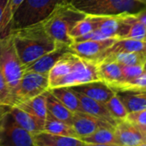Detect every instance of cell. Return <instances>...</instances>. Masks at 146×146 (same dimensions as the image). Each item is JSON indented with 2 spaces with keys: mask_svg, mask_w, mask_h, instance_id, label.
Listing matches in <instances>:
<instances>
[{
  "mask_svg": "<svg viewBox=\"0 0 146 146\" xmlns=\"http://www.w3.org/2000/svg\"><path fill=\"white\" fill-rule=\"evenodd\" d=\"M104 59L112 60L123 65H143L146 63V52H118L109 55Z\"/></svg>",
  "mask_w": 146,
  "mask_h": 146,
  "instance_id": "obj_24",
  "label": "cell"
},
{
  "mask_svg": "<svg viewBox=\"0 0 146 146\" xmlns=\"http://www.w3.org/2000/svg\"><path fill=\"white\" fill-rule=\"evenodd\" d=\"M114 134L118 146H137L146 142L141 129L126 119L117 123L114 126Z\"/></svg>",
  "mask_w": 146,
  "mask_h": 146,
  "instance_id": "obj_11",
  "label": "cell"
},
{
  "mask_svg": "<svg viewBox=\"0 0 146 146\" xmlns=\"http://www.w3.org/2000/svg\"><path fill=\"white\" fill-rule=\"evenodd\" d=\"M5 108V107H0V114H1V113L3 112V110H4Z\"/></svg>",
  "mask_w": 146,
  "mask_h": 146,
  "instance_id": "obj_37",
  "label": "cell"
},
{
  "mask_svg": "<svg viewBox=\"0 0 146 146\" xmlns=\"http://www.w3.org/2000/svg\"><path fill=\"white\" fill-rule=\"evenodd\" d=\"M98 18L95 16H86L84 19L79 21L70 32V36L73 40L74 38L84 35L93 30L97 29Z\"/></svg>",
  "mask_w": 146,
  "mask_h": 146,
  "instance_id": "obj_27",
  "label": "cell"
},
{
  "mask_svg": "<svg viewBox=\"0 0 146 146\" xmlns=\"http://www.w3.org/2000/svg\"><path fill=\"white\" fill-rule=\"evenodd\" d=\"M71 126L76 131L79 139L92 134L101 127L114 128V126L108 122L84 112L73 113Z\"/></svg>",
  "mask_w": 146,
  "mask_h": 146,
  "instance_id": "obj_12",
  "label": "cell"
},
{
  "mask_svg": "<svg viewBox=\"0 0 146 146\" xmlns=\"http://www.w3.org/2000/svg\"><path fill=\"white\" fill-rule=\"evenodd\" d=\"M128 113L146 108V90L129 88L115 91Z\"/></svg>",
  "mask_w": 146,
  "mask_h": 146,
  "instance_id": "obj_14",
  "label": "cell"
},
{
  "mask_svg": "<svg viewBox=\"0 0 146 146\" xmlns=\"http://www.w3.org/2000/svg\"><path fill=\"white\" fill-rule=\"evenodd\" d=\"M143 69H144V72L146 73V68H143Z\"/></svg>",
  "mask_w": 146,
  "mask_h": 146,
  "instance_id": "obj_40",
  "label": "cell"
},
{
  "mask_svg": "<svg viewBox=\"0 0 146 146\" xmlns=\"http://www.w3.org/2000/svg\"><path fill=\"white\" fill-rule=\"evenodd\" d=\"M35 146H83L84 142L77 137L52 134L44 131L33 134Z\"/></svg>",
  "mask_w": 146,
  "mask_h": 146,
  "instance_id": "obj_16",
  "label": "cell"
},
{
  "mask_svg": "<svg viewBox=\"0 0 146 146\" xmlns=\"http://www.w3.org/2000/svg\"><path fill=\"white\" fill-rule=\"evenodd\" d=\"M13 106V97L11 91L6 83V80L0 70V107Z\"/></svg>",
  "mask_w": 146,
  "mask_h": 146,
  "instance_id": "obj_30",
  "label": "cell"
},
{
  "mask_svg": "<svg viewBox=\"0 0 146 146\" xmlns=\"http://www.w3.org/2000/svg\"><path fill=\"white\" fill-rule=\"evenodd\" d=\"M145 42H146V41H145Z\"/></svg>",
  "mask_w": 146,
  "mask_h": 146,
  "instance_id": "obj_41",
  "label": "cell"
},
{
  "mask_svg": "<svg viewBox=\"0 0 146 146\" xmlns=\"http://www.w3.org/2000/svg\"><path fill=\"white\" fill-rule=\"evenodd\" d=\"M126 119L140 129L146 127V108L128 113Z\"/></svg>",
  "mask_w": 146,
  "mask_h": 146,
  "instance_id": "obj_32",
  "label": "cell"
},
{
  "mask_svg": "<svg viewBox=\"0 0 146 146\" xmlns=\"http://www.w3.org/2000/svg\"><path fill=\"white\" fill-rule=\"evenodd\" d=\"M48 90L72 113L82 112L78 94L70 87H57L49 89Z\"/></svg>",
  "mask_w": 146,
  "mask_h": 146,
  "instance_id": "obj_20",
  "label": "cell"
},
{
  "mask_svg": "<svg viewBox=\"0 0 146 146\" xmlns=\"http://www.w3.org/2000/svg\"><path fill=\"white\" fill-rule=\"evenodd\" d=\"M9 35L23 66L54 50L58 45L46 32L42 22L13 30Z\"/></svg>",
  "mask_w": 146,
  "mask_h": 146,
  "instance_id": "obj_1",
  "label": "cell"
},
{
  "mask_svg": "<svg viewBox=\"0 0 146 146\" xmlns=\"http://www.w3.org/2000/svg\"><path fill=\"white\" fill-rule=\"evenodd\" d=\"M16 107L29 113L30 114L45 122V119L47 115L46 92L31 99L20 102L17 104Z\"/></svg>",
  "mask_w": 146,
  "mask_h": 146,
  "instance_id": "obj_21",
  "label": "cell"
},
{
  "mask_svg": "<svg viewBox=\"0 0 146 146\" xmlns=\"http://www.w3.org/2000/svg\"><path fill=\"white\" fill-rule=\"evenodd\" d=\"M8 111L14 121L20 127L30 132L31 134H35L38 131H43L44 121L39 119L29 113L16 106L8 108Z\"/></svg>",
  "mask_w": 146,
  "mask_h": 146,
  "instance_id": "obj_18",
  "label": "cell"
},
{
  "mask_svg": "<svg viewBox=\"0 0 146 146\" xmlns=\"http://www.w3.org/2000/svg\"><path fill=\"white\" fill-rule=\"evenodd\" d=\"M9 0H0V24H1V21L4 16V12L6 7V5Z\"/></svg>",
  "mask_w": 146,
  "mask_h": 146,
  "instance_id": "obj_33",
  "label": "cell"
},
{
  "mask_svg": "<svg viewBox=\"0 0 146 146\" xmlns=\"http://www.w3.org/2000/svg\"><path fill=\"white\" fill-rule=\"evenodd\" d=\"M78 96L80 101V105L82 108V112L89 113L90 115H93L98 119H101L102 120H105L111 124L113 126H115L117 125V121L112 117L110 113L108 112L105 103L97 102L96 100H93L88 96H85L80 93H78Z\"/></svg>",
  "mask_w": 146,
  "mask_h": 146,
  "instance_id": "obj_17",
  "label": "cell"
},
{
  "mask_svg": "<svg viewBox=\"0 0 146 146\" xmlns=\"http://www.w3.org/2000/svg\"><path fill=\"white\" fill-rule=\"evenodd\" d=\"M0 70L14 97V93L23 75V66L11 35L0 38Z\"/></svg>",
  "mask_w": 146,
  "mask_h": 146,
  "instance_id": "obj_5",
  "label": "cell"
},
{
  "mask_svg": "<svg viewBox=\"0 0 146 146\" xmlns=\"http://www.w3.org/2000/svg\"><path fill=\"white\" fill-rule=\"evenodd\" d=\"M100 80L97 62L83 58L73 53L71 57V64L68 73L55 84L53 88L73 87Z\"/></svg>",
  "mask_w": 146,
  "mask_h": 146,
  "instance_id": "obj_6",
  "label": "cell"
},
{
  "mask_svg": "<svg viewBox=\"0 0 146 146\" xmlns=\"http://www.w3.org/2000/svg\"><path fill=\"white\" fill-rule=\"evenodd\" d=\"M119 65L125 79H131L137 78L144 72L143 65Z\"/></svg>",
  "mask_w": 146,
  "mask_h": 146,
  "instance_id": "obj_31",
  "label": "cell"
},
{
  "mask_svg": "<svg viewBox=\"0 0 146 146\" xmlns=\"http://www.w3.org/2000/svg\"><path fill=\"white\" fill-rule=\"evenodd\" d=\"M97 68L101 81L106 83L113 90L125 80L119 64L114 61L103 59L97 62Z\"/></svg>",
  "mask_w": 146,
  "mask_h": 146,
  "instance_id": "obj_15",
  "label": "cell"
},
{
  "mask_svg": "<svg viewBox=\"0 0 146 146\" xmlns=\"http://www.w3.org/2000/svg\"><path fill=\"white\" fill-rule=\"evenodd\" d=\"M118 39L108 38L102 40H86L81 42H72L70 45V49L78 56L91 60L99 62L103 52L110 47Z\"/></svg>",
  "mask_w": 146,
  "mask_h": 146,
  "instance_id": "obj_9",
  "label": "cell"
},
{
  "mask_svg": "<svg viewBox=\"0 0 146 146\" xmlns=\"http://www.w3.org/2000/svg\"><path fill=\"white\" fill-rule=\"evenodd\" d=\"M137 146H146V142L145 143H141V144H139Z\"/></svg>",
  "mask_w": 146,
  "mask_h": 146,
  "instance_id": "obj_38",
  "label": "cell"
},
{
  "mask_svg": "<svg viewBox=\"0 0 146 146\" xmlns=\"http://www.w3.org/2000/svg\"><path fill=\"white\" fill-rule=\"evenodd\" d=\"M62 4H67V0H23L14 14L10 33L42 22Z\"/></svg>",
  "mask_w": 146,
  "mask_h": 146,
  "instance_id": "obj_4",
  "label": "cell"
},
{
  "mask_svg": "<svg viewBox=\"0 0 146 146\" xmlns=\"http://www.w3.org/2000/svg\"><path fill=\"white\" fill-rule=\"evenodd\" d=\"M67 4L95 17L137 16L146 11V0H67Z\"/></svg>",
  "mask_w": 146,
  "mask_h": 146,
  "instance_id": "obj_2",
  "label": "cell"
},
{
  "mask_svg": "<svg viewBox=\"0 0 146 146\" xmlns=\"http://www.w3.org/2000/svg\"><path fill=\"white\" fill-rule=\"evenodd\" d=\"M46 99L47 113L55 119L71 125L73 113L70 111L64 105H63L55 96H53L49 90L46 91Z\"/></svg>",
  "mask_w": 146,
  "mask_h": 146,
  "instance_id": "obj_22",
  "label": "cell"
},
{
  "mask_svg": "<svg viewBox=\"0 0 146 146\" xmlns=\"http://www.w3.org/2000/svg\"><path fill=\"white\" fill-rule=\"evenodd\" d=\"M0 146H35L33 134L14 121L8 107L0 114Z\"/></svg>",
  "mask_w": 146,
  "mask_h": 146,
  "instance_id": "obj_7",
  "label": "cell"
},
{
  "mask_svg": "<svg viewBox=\"0 0 146 146\" xmlns=\"http://www.w3.org/2000/svg\"><path fill=\"white\" fill-rule=\"evenodd\" d=\"M143 41H146V36H145V38H144V40H143Z\"/></svg>",
  "mask_w": 146,
  "mask_h": 146,
  "instance_id": "obj_39",
  "label": "cell"
},
{
  "mask_svg": "<svg viewBox=\"0 0 146 146\" xmlns=\"http://www.w3.org/2000/svg\"><path fill=\"white\" fill-rule=\"evenodd\" d=\"M137 17L138 20H139L142 23H143L144 26L146 27V11H143V12L137 14Z\"/></svg>",
  "mask_w": 146,
  "mask_h": 146,
  "instance_id": "obj_34",
  "label": "cell"
},
{
  "mask_svg": "<svg viewBox=\"0 0 146 146\" xmlns=\"http://www.w3.org/2000/svg\"><path fill=\"white\" fill-rule=\"evenodd\" d=\"M108 112L112 115V117L117 121H120L126 119V116L128 114L125 106L121 102V101L119 99V97L116 96V94L105 103Z\"/></svg>",
  "mask_w": 146,
  "mask_h": 146,
  "instance_id": "obj_29",
  "label": "cell"
},
{
  "mask_svg": "<svg viewBox=\"0 0 146 146\" xmlns=\"http://www.w3.org/2000/svg\"><path fill=\"white\" fill-rule=\"evenodd\" d=\"M83 146H118L115 144H100V143H84Z\"/></svg>",
  "mask_w": 146,
  "mask_h": 146,
  "instance_id": "obj_35",
  "label": "cell"
},
{
  "mask_svg": "<svg viewBox=\"0 0 146 146\" xmlns=\"http://www.w3.org/2000/svg\"><path fill=\"white\" fill-rule=\"evenodd\" d=\"M43 131L52 133V134H55V135L78 138L76 131H74V129H73V127L70 125L55 119L49 113H47L46 118L45 119Z\"/></svg>",
  "mask_w": 146,
  "mask_h": 146,
  "instance_id": "obj_23",
  "label": "cell"
},
{
  "mask_svg": "<svg viewBox=\"0 0 146 146\" xmlns=\"http://www.w3.org/2000/svg\"><path fill=\"white\" fill-rule=\"evenodd\" d=\"M23 2V0H9L8 1L1 21V24H0V38L5 37L10 34L11 24L14 14Z\"/></svg>",
  "mask_w": 146,
  "mask_h": 146,
  "instance_id": "obj_26",
  "label": "cell"
},
{
  "mask_svg": "<svg viewBox=\"0 0 146 146\" xmlns=\"http://www.w3.org/2000/svg\"><path fill=\"white\" fill-rule=\"evenodd\" d=\"M70 52H73L70 46L58 44L54 50L46 53L45 55L41 56L34 62L27 65H23V72L32 71L48 74L49 70L53 67V65L63 57H64L66 54Z\"/></svg>",
  "mask_w": 146,
  "mask_h": 146,
  "instance_id": "obj_10",
  "label": "cell"
},
{
  "mask_svg": "<svg viewBox=\"0 0 146 146\" xmlns=\"http://www.w3.org/2000/svg\"><path fill=\"white\" fill-rule=\"evenodd\" d=\"M146 52V42L134 39H120L117 40L110 47H108L102 54L101 60L106 57L118 52ZM99 61V62H100Z\"/></svg>",
  "mask_w": 146,
  "mask_h": 146,
  "instance_id": "obj_19",
  "label": "cell"
},
{
  "mask_svg": "<svg viewBox=\"0 0 146 146\" xmlns=\"http://www.w3.org/2000/svg\"><path fill=\"white\" fill-rule=\"evenodd\" d=\"M48 90V74L25 71L23 72L20 84L14 93L13 106L41 95Z\"/></svg>",
  "mask_w": 146,
  "mask_h": 146,
  "instance_id": "obj_8",
  "label": "cell"
},
{
  "mask_svg": "<svg viewBox=\"0 0 146 146\" xmlns=\"http://www.w3.org/2000/svg\"><path fill=\"white\" fill-rule=\"evenodd\" d=\"M73 90L97 102L106 103L114 95L115 91L103 81H95L70 87Z\"/></svg>",
  "mask_w": 146,
  "mask_h": 146,
  "instance_id": "obj_13",
  "label": "cell"
},
{
  "mask_svg": "<svg viewBox=\"0 0 146 146\" xmlns=\"http://www.w3.org/2000/svg\"><path fill=\"white\" fill-rule=\"evenodd\" d=\"M86 16L69 4H62L43 20L42 23L46 32L58 44L70 46L72 43L70 30Z\"/></svg>",
  "mask_w": 146,
  "mask_h": 146,
  "instance_id": "obj_3",
  "label": "cell"
},
{
  "mask_svg": "<svg viewBox=\"0 0 146 146\" xmlns=\"http://www.w3.org/2000/svg\"><path fill=\"white\" fill-rule=\"evenodd\" d=\"M84 143H100V144H115L117 145L116 137L114 134V128L101 127L92 134L82 137Z\"/></svg>",
  "mask_w": 146,
  "mask_h": 146,
  "instance_id": "obj_25",
  "label": "cell"
},
{
  "mask_svg": "<svg viewBox=\"0 0 146 146\" xmlns=\"http://www.w3.org/2000/svg\"><path fill=\"white\" fill-rule=\"evenodd\" d=\"M125 22L130 24V30L125 39H134L138 40H143L146 36V27L142 23L137 16L126 15L123 16Z\"/></svg>",
  "mask_w": 146,
  "mask_h": 146,
  "instance_id": "obj_28",
  "label": "cell"
},
{
  "mask_svg": "<svg viewBox=\"0 0 146 146\" xmlns=\"http://www.w3.org/2000/svg\"><path fill=\"white\" fill-rule=\"evenodd\" d=\"M141 131L143 132V134H144V136H145V137H146V127H143V128H142V129H141Z\"/></svg>",
  "mask_w": 146,
  "mask_h": 146,
  "instance_id": "obj_36",
  "label": "cell"
}]
</instances>
